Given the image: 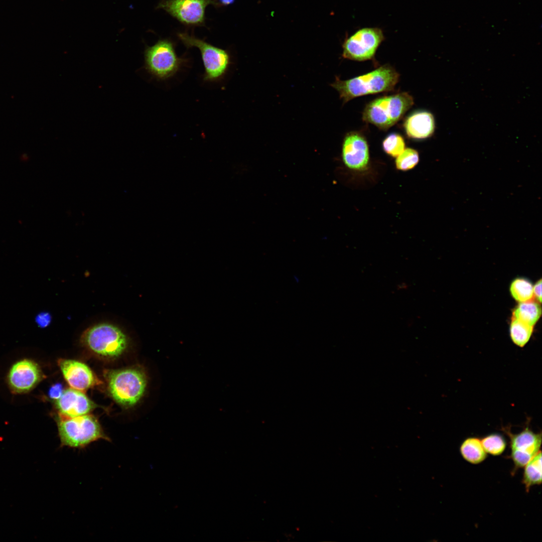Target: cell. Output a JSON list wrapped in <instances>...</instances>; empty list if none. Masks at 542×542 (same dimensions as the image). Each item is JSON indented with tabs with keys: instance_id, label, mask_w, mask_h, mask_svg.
Instances as JSON below:
<instances>
[{
	"instance_id": "26",
	"label": "cell",
	"mask_w": 542,
	"mask_h": 542,
	"mask_svg": "<svg viewBox=\"0 0 542 542\" xmlns=\"http://www.w3.org/2000/svg\"><path fill=\"white\" fill-rule=\"evenodd\" d=\"M533 296L537 299V300L541 302V280L536 282L533 287Z\"/></svg>"
},
{
	"instance_id": "17",
	"label": "cell",
	"mask_w": 542,
	"mask_h": 542,
	"mask_svg": "<svg viewBox=\"0 0 542 542\" xmlns=\"http://www.w3.org/2000/svg\"><path fill=\"white\" fill-rule=\"evenodd\" d=\"M522 482L528 492L534 485L541 483V451L540 450L524 467Z\"/></svg>"
},
{
	"instance_id": "11",
	"label": "cell",
	"mask_w": 542,
	"mask_h": 542,
	"mask_svg": "<svg viewBox=\"0 0 542 542\" xmlns=\"http://www.w3.org/2000/svg\"><path fill=\"white\" fill-rule=\"evenodd\" d=\"M342 159L345 165L355 171L365 170L369 163V151L365 137L357 131L348 132L342 146Z\"/></svg>"
},
{
	"instance_id": "5",
	"label": "cell",
	"mask_w": 542,
	"mask_h": 542,
	"mask_svg": "<svg viewBox=\"0 0 542 542\" xmlns=\"http://www.w3.org/2000/svg\"><path fill=\"white\" fill-rule=\"evenodd\" d=\"M413 104L414 99L407 92L378 97L366 105L362 119L386 130L399 120Z\"/></svg>"
},
{
	"instance_id": "18",
	"label": "cell",
	"mask_w": 542,
	"mask_h": 542,
	"mask_svg": "<svg viewBox=\"0 0 542 542\" xmlns=\"http://www.w3.org/2000/svg\"><path fill=\"white\" fill-rule=\"evenodd\" d=\"M541 315V308L538 304L529 300L520 302L513 312V319L533 326Z\"/></svg>"
},
{
	"instance_id": "8",
	"label": "cell",
	"mask_w": 542,
	"mask_h": 542,
	"mask_svg": "<svg viewBox=\"0 0 542 542\" xmlns=\"http://www.w3.org/2000/svg\"><path fill=\"white\" fill-rule=\"evenodd\" d=\"M384 40L383 32L379 28L360 29L344 41L342 56L345 59L357 61L372 59Z\"/></svg>"
},
{
	"instance_id": "25",
	"label": "cell",
	"mask_w": 542,
	"mask_h": 542,
	"mask_svg": "<svg viewBox=\"0 0 542 542\" xmlns=\"http://www.w3.org/2000/svg\"><path fill=\"white\" fill-rule=\"evenodd\" d=\"M64 391L63 385L60 383H56L50 388L48 395L50 398L56 400L62 396Z\"/></svg>"
},
{
	"instance_id": "1",
	"label": "cell",
	"mask_w": 542,
	"mask_h": 542,
	"mask_svg": "<svg viewBox=\"0 0 542 542\" xmlns=\"http://www.w3.org/2000/svg\"><path fill=\"white\" fill-rule=\"evenodd\" d=\"M399 78V75L395 69L386 64L348 80H341L336 76L335 81L330 85L338 91L345 103L355 97L391 91Z\"/></svg>"
},
{
	"instance_id": "22",
	"label": "cell",
	"mask_w": 542,
	"mask_h": 542,
	"mask_svg": "<svg viewBox=\"0 0 542 542\" xmlns=\"http://www.w3.org/2000/svg\"><path fill=\"white\" fill-rule=\"evenodd\" d=\"M403 137L398 133L389 134L383 140L382 147L384 152L392 157H396L405 149Z\"/></svg>"
},
{
	"instance_id": "20",
	"label": "cell",
	"mask_w": 542,
	"mask_h": 542,
	"mask_svg": "<svg viewBox=\"0 0 542 542\" xmlns=\"http://www.w3.org/2000/svg\"><path fill=\"white\" fill-rule=\"evenodd\" d=\"M480 440L487 454L495 456L501 455L507 445L504 437L498 433L490 434Z\"/></svg>"
},
{
	"instance_id": "19",
	"label": "cell",
	"mask_w": 542,
	"mask_h": 542,
	"mask_svg": "<svg viewBox=\"0 0 542 542\" xmlns=\"http://www.w3.org/2000/svg\"><path fill=\"white\" fill-rule=\"evenodd\" d=\"M509 331L512 342L516 345L523 347L531 337L533 326L512 318Z\"/></svg>"
},
{
	"instance_id": "2",
	"label": "cell",
	"mask_w": 542,
	"mask_h": 542,
	"mask_svg": "<svg viewBox=\"0 0 542 542\" xmlns=\"http://www.w3.org/2000/svg\"><path fill=\"white\" fill-rule=\"evenodd\" d=\"M81 345L93 354L114 359L121 355L129 344V338L118 326L108 322L91 325L82 333Z\"/></svg>"
},
{
	"instance_id": "23",
	"label": "cell",
	"mask_w": 542,
	"mask_h": 542,
	"mask_svg": "<svg viewBox=\"0 0 542 542\" xmlns=\"http://www.w3.org/2000/svg\"><path fill=\"white\" fill-rule=\"evenodd\" d=\"M396 168L400 171H406L413 169L419 162V155L417 151L407 148L396 157Z\"/></svg>"
},
{
	"instance_id": "24",
	"label": "cell",
	"mask_w": 542,
	"mask_h": 542,
	"mask_svg": "<svg viewBox=\"0 0 542 542\" xmlns=\"http://www.w3.org/2000/svg\"><path fill=\"white\" fill-rule=\"evenodd\" d=\"M35 322L40 328H46L52 321V316L48 312H41L35 317Z\"/></svg>"
},
{
	"instance_id": "12",
	"label": "cell",
	"mask_w": 542,
	"mask_h": 542,
	"mask_svg": "<svg viewBox=\"0 0 542 542\" xmlns=\"http://www.w3.org/2000/svg\"><path fill=\"white\" fill-rule=\"evenodd\" d=\"M58 365L70 387L85 392L102 383L85 363L73 359H59Z\"/></svg>"
},
{
	"instance_id": "9",
	"label": "cell",
	"mask_w": 542,
	"mask_h": 542,
	"mask_svg": "<svg viewBox=\"0 0 542 542\" xmlns=\"http://www.w3.org/2000/svg\"><path fill=\"white\" fill-rule=\"evenodd\" d=\"M503 430L509 439L510 457L514 465L513 473L523 468L540 450L541 434L534 432L528 426L516 434H513L507 428Z\"/></svg>"
},
{
	"instance_id": "10",
	"label": "cell",
	"mask_w": 542,
	"mask_h": 542,
	"mask_svg": "<svg viewBox=\"0 0 542 542\" xmlns=\"http://www.w3.org/2000/svg\"><path fill=\"white\" fill-rule=\"evenodd\" d=\"M209 5L217 7L216 0H162L157 7L182 24L200 26L205 22V9Z\"/></svg>"
},
{
	"instance_id": "14",
	"label": "cell",
	"mask_w": 542,
	"mask_h": 542,
	"mask_svg": "<svg viewBox=\"0 0 542 542\" xmlns=\"http://www.w3.org/2000/svg\"><path fill=\"white\" fill-rule=\"evenodd\" d=\"M56 406L58 413L71 417L89 414L97 407L84 392L71 387L64 390Z\"/></svg>"
},
{
	"instance_id": "4",
	"label": "cell",
	"mask_w": 542,
	"mask_h": 542,
	"mask_svg": "<svg viewBox=\"0 0 542 542\" xmlns=\"http://www.w3.org/2000/svg\"><path fill=\"white\" fill-rule=\"evenodd\" d=\"M104 376L109 394L123 406L136 405L145 394L148 377L144 369L140 367L107 370Z\"/></svg>"
},
{
	"instance_id": "6",
	"label": "cell",
	"mask_w": 542,
	"mask_h": 542,
	"mask_svg": "<svg viewBox=\"0 0 542 542\" xmlns=\"http://www.w3.org/2000/svg\"><path fill=\"white\" fill-rule=\"evenodd\" d=\"M145 68L153 77L165 80L175 75L188 60L179 57L174 43L168 39L159 40L144 53Z\"/></svg>"
},
{
	"instance_id": "13",
	"label": "cell",
	"mask_w": 542,
	"mask_h": 542,
	"mask_svg": "<svg viewBox=\"0 0 542 542\" xmlns=\"http://www.w3.org/2000/svg\"><path fill=\"white\" fill-rule=\"evenodd\" d=\"M42 377L41 370L34 361L24 359L16 363L11 368L9 383L17 392H27L33 388Z\"/></svg>"
},
{
	"instance_id": "7",
	"label": "cell",
	"mask_w": 542,
	"mask_h": 542,
	"mask_svg": "<svg viewBox=\"0 0 542 542\" xmlns=\"http://www.w3.org/2000/svg\"><path fill=\"white\" fill-rule=\"evenodd\" d=\"M178 37L187 48L196 47L200 50L204 67V81L217 82L224 77L231 63L228 51L187 33H180Z\"/></svg>"
},
{
	"instance_id": "3",
	"label": "cell",
	"mask_w": 542,
	"mask_h": 542,
	"mask_svg": "<svg viewBox=\"0 0 542 542\" xmlns=\"http://www.w3.org/2000/svg\"><path fill=\"white\" fill-rule=\"evenodd\" d=\"M56 422L61 447L83 449L100 440L111 441L91 414L71 417L58 413Z\"/></svg>"
},
{
	"instance_id": "27",
	"label": "cell",
	"mask_w": 542,
	"mask_h": 542,
	"mask_svg": "<svg viewBox=\"0 0 542 542\" xmlns=\"http://www.w3.org/2000/svg\"><path fill=\"white\" fill-rule=\"evenodd\" d=\"M235 0H216L217 7L225 6L232 4Z\"/></svg>"
},
{
	"instance_id": "21",
	"label": "cell",
	"mask_w": 542,
	"mask_h": 542,
	"mask_svg": "<svg viewBox=\"0 0 542 542\" xmlns=\"http://www.w3.org/2000/svg\"><path fill=\"white\" fill-rule=\"evenodd\" d=\"M510 291L513 298L520 302L531 300L533 296L532 284L522 278H517L512 282Z\"/></svg>"
},
{
	"instance_id": "15",
	"label": "cell",
	"mask_w": 542,
	"mask_h": 542,
	"mask_svg": "<svg viewBox=\"0 0 542 542\" xmlns=\"http://www.w3.org/2000/svg\"><path fill=\"white\" fill-rule=\"evenodd\" d=\"M403 126L406 136L412 139L422 140L429 138L435 129L433 115L426 111H417L405 119Z\"/></svg>"
},
{
	"instance_id": "16",
	"label": "cell",
	"mask_w": 542,
	"mask_h": 542,
	"mask_svg": "<svg viewBox=\"0 0 542 542\" xmlns=\"http://www.w3.org/2000/svg\"><path fill=\"white\" fill-rule=\"evenodd\" d=\"M459 451L462 458L472 464H479L487 457L481 440L476 437L465 439L461 443Z\"/></svg>"
}]
</instances>
